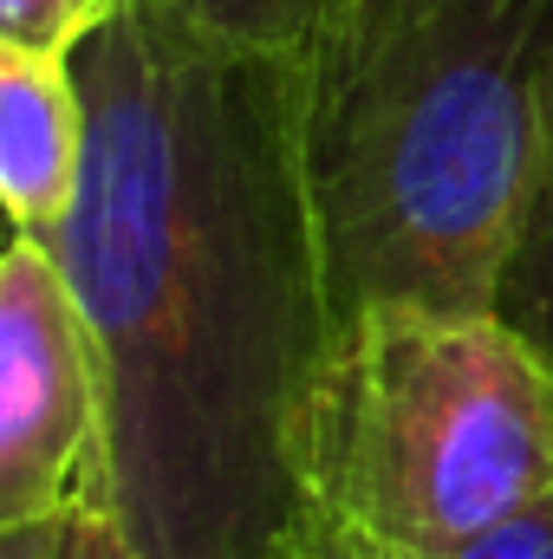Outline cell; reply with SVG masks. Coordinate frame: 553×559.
<instances>
[{
  "label": "cell",
  "mask_w": 553,
  "mask_h": 559,
  "mask_svg": "<svg viewBox=\"0 0 553 559\" xmlns=\"http://www.w3.org/2000/svg\"><path fill=\"white\" fill-rule=\"evenodd\" d=\"M105 397L79 293L39 235L0 254V527L72 514L98 481Z\"/></svg>",
  "instance_id": "4"
},
{
  "label": "cell",
  "mask_w": 553,
  "mask_h": 559,
  "mask_svg": "<svg viewBox=\"0 0 553 559\" xmlns=\"http://www.w3.org/2000/svg\"><path fill=\"white\" fill-rule=\"evenodd\" d=\"M85 176V98L72 59L0 46V202L13 235H52Z\"/></svg>",
  "instance_id": "5"
},
{
  "label": "cell",
  "mask_w": 553,
  "mask_h": 559,
  "mask_svg": "<svg viewBox=\"0 0 553 559\" xmlns=\"http://www.w3.org/2000/svg\"><path fill=\"white\" fill-rule=\"evenodd\" d=\"M59 559H143V554L118 534V521H111L105 508L79 501V508L66 514V547H59Z\"/></svg>",
  "instance_id": "10"
},
{
  "label": "cell",
  "mask_w": 553,
  "mask_h": 559,
  "mask_svg": "<svg viewBox=\"0 0 553 559\" xmlns=\"http://www.w3.org/2000/svg\"><path fill=\"white\" fill-rule=\"evenodd\" d=\"M125 0H0V46L72 59Z\"/></svg>",
  "instance_id": "8"
},
{
  "label": "cell",
  "mask_w": 553,
  "mask_h": 559,
  "mask_svg": "<svg viewBox=\"0 0 553 559\" xmlns=\"http://www.w3.org/2000/svg\"><path fill=\"white\" fill-rule=\"evenodd\" d=\"M299 559H306V554H299Z\"/></svg>",
  "instance_id": "12"
},
{
  "label": "cell",
  "mask_w": 553,
  "mask_h": 559,
  "mask_svg": "<svg viewBox=\"0 0 553 559\" xmlns=\"http://www.w3.org/2000/svg\"><path fill=\"white\" fill-rule=\"evenodd\" d=\"M489 312L502 325H515L553 365V131L541 150V169H534V189H528V209L515 222V241L502 254Z\"/></svg>",
  "instance_id": "6"
},
{
  "label": "cell",
  "mask_w": 553,
  "mask_h": 559,
  "mask_svg": "<svg viewBox=\"0 0 553 559\" xmlns=\"http://www.w3.org/2000/svg\"><path fill=\"white\" fill-rule=\"evenodd\" d=\"M59 547H66V514L33 527H0V559H59Z\"/></svg>",
  "instance_id": "11"
},
{
  "label": "cell",
  "mask_w": 553,
  "mask_h": 559,
  "mask_svg": "<svg viewBox=\"0 0 553 559\" xmlns=\"http://www.w3.org/2000/svg\"><path fill=\"white\" fill-rule=\"evenodd\" d=\"M156 20L189 26L202 39L261 46V52H299L339 0H138Z\"/></svg>",
  "instance_id": "7"
},
{
  "label": "cell",
  "mask_w": 553,
  "mask_h": 559,
  "mask_svg": "<svg viewBox=\"0 0 553 559\" xmlns=\"http://www.w3.org/2000/svg\"><path fill=\"white\" fill-rule=\"evenodd\" d=\"M306 559H443L553 495V365L495 312L372 306L293 436Z\"/></svg>",
  "instance_id": "3"
},
{
  "label": "cell",
  "mask_w": 553,
  "mask_h": 559,
  "mask_svg": "<svg viewBox=\"0 0 553 559\" xmlns=\"http://www.w3.org/2000/svg\"><path fill=\"white\" fill-rule=\"evenodd\" d=\"M443 559H553V495L548 501H534L528 514L502 521L495 534L469 540L462 554H443Z\"/></svg>",
  "instance_id": "9"
},
{
  "label": "cell",
  "mask_w": 553,
  "mask_h": 559,
  "mask_svg": "<svg viewBox=\"0 0 553 559\" xmlns=\"http://www.w3.org/2000/svg\"><path fill=\"white\" fill-rule=\"evenodd\" d=\"M553 131V0H339L299 46L332 319L489 312Z\"/></svg>",
  "instance_id": "2"
},
{
  "label": "cell",
  "mask_w": 553,
  "mask_h": 559,
  "mask_svg": "<svg viewBox=\"0 0 553 559\" xmlns=\"http://www.w3.org/2000/svg\"><path fill=\"white\" fill-rule=\"evenodd\" d=\"M85 176L46 235L79 293L92 508L143 559H299L293 436L339 332L299 156V52L125 0L79 52Z\"/></svg>",
  "instance_id": "1"
}]
</instances>
